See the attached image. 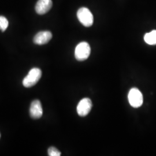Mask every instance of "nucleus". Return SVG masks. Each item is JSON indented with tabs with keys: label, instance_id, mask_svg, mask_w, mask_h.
<instances>
[{
	"label": "nucleus",
	"instance_id": "nucleus-4",
	"mask_svg": "<svg viewBox=\"0 0 156 156\" xmlns=\"http://www.w3.org/2000/svg\"><path fill=\"white\" fill-rule=\"evenodd\" d=\"M128 99L130 105L135 108L141 106L144 101L143 95L137 88H132L129 90Z\"/></svg>",
	"mask_w": 156,
	"mask_h": 156
},
{
	"label": "nucleus",
	"instance_id": "nucleus-6",
	"mask_svg": "<svg viewBox=\"0 0 156 156\" xmlns=\"http://www.w3.org/2000/svg\"><path fill=\"white\" fill-rule=\"evenodd\" d=\"M52 38V34L49 31H41L37 34L34 38V43L37 45H45Z\"/></svg>",
	"mask_w": 156,
	"mask_h": 156
},
{
	"label": "nucleus",
	"instance_id": "nucleus-9",
	"mask_svg": "<svg viewBox=\"0 0 156 156\" xmlns=\"http://www.w3.org/2000/svg\"><path fill=\"white\" fill-rule=\"evenodd\" d=\"M145 42L149 45H156V30H153L146 33L144 36Z\"/></svg>",
	"mask_w": 156,
	"mask_h": 156
},
{
	"label": "nucleus",
	"instance_id": "nucleus-5",
	"mask_svg": "<svg viewBox=\"0 0 156 156\" xmlns=\"http://www.w3.org/2000/svg\"><path fill=\"white\" fill-rule=\"evenodd\" d=\"M93 106L92 102L89 98H84L80 101L77 106V112L78 114L82 117L87 116L91 109Z\"/></svg>",
	"mask_w": 156,
	"mask_h": 156
},
{
	"label": "nucleus",
	"instance_id": "nucleus-1",
	"mask_svg": "<svg viewBox=\"0 0 156 156\" xmlns=\"http://www.w3.org/2000/svg\"><path fill=\"white\" fill-rule=\"evenodd\" d=\"M41 76V70L38 68H34L29 71L27 75L24 78L23 84L25 87H31L38 82Z\"/></svg>",
	"mask_w": 156,
	"mask_h": 156
},
{
	"label": "nucleus",
	"instance_id": "nucleus-7",
	"mask_svg": "<svg viewBox=\"0 0 156 156\" xmlns=\"http://www.w3.org/2000/svg\"><path fill=\"white\" fill-rule=\"evenodd\" d=\"M30 114L31 117L34 119H38L42 117L43 109L39 100H36L32 102L30 108Z\"/></svg>",
	"mask_w": 156,
	"mask_h": 156
},
{
	"label": "nucleus",
	"instance_id": "nucleus-11",
	"mask_svg": "<svg viewBox=\"0 0 156 156\" xmlns=\"http://www.w3.org/2000/svg\"><path fill=\"white\" fill-rule=\"evenodd\" d=\"M48 155L49 156H60L61 152L55 147H50L48 149Z\"/></svg>",
	"mask_w": 156,
	"mask_h": 156
},
{
	"label": "nucleus",
	"instance_id": "nucleus-8",
	"mask_svg": "<svg viewBox=\"0 0 156 156\" xmlns=\"http://www.w3.org/2000/svg\"><path fill=\"white\" fill-rule=\"evenodd\" d=\"M51 0H38L35 5V11L39 15H44L50 11L52 7Z\"/></svg>",
	"mask_w": 156,
	"mask_h": 156
},
{
	"label": "nucleus",
	"instance_id": "nucleus-2",
	"mask_svg": "<svg viewBox=\"0 0 156 156\" xmlns=\"http://www.w3.org/2000/svg\"><path fill=\"white\" fill-rule=\"evenodd\" d=\"M91 48L89 44L86 42H82L75 48V57L78 61L82 62L89 58Z\"/></svg>",
	"mask_w": 156,
	"mask_h": 156
},
{
	"label": "nucleus",
	"instance_id": "nucleus-3",
	"mask_svg": "<svg viewBox=\"0 0 156 156\" xmlns=\"http://www.w3.org/2000/svg\"><path fill=\"white\" fill-rule=\"evenodd\" d=\"M78 20L84 26L89 27L94 22V17L89 9L87 8L82 7L79 9L77 12Z\"/></svg>",
	"mask_w": 156,
	"mask_h": 156
},
{
	"label": "nucleus",
	"instance_id": "nucleus-12",
	"mask_svg": "<svg viewBox=\"0 0 156 156\" xmlns=\"http://www.w3.org/2000/svg\"><path fill=\"white\" fill-rule=\"evenodd\" d=\"M0 137H1V135H0Z\"/></svg>",
	"mask_w": 156,
	"mask_h": 156
},
{
	"label": "nucleus",
	"instance_id": "nucleus-10",
	"mask_svg": "<svg viewBox=\"0 0 156 156\" xmlns=\"http://www.w3.org/2000/svg\"><path fill=\"white\" fill-rule=\"evenodd\" d=\"M9 22L5 17L0 16V30L2 32L5 31L8 28Z\"/></svg>",
	"mask_w": 156,
	"mask_h": 156
}]
</instances>
